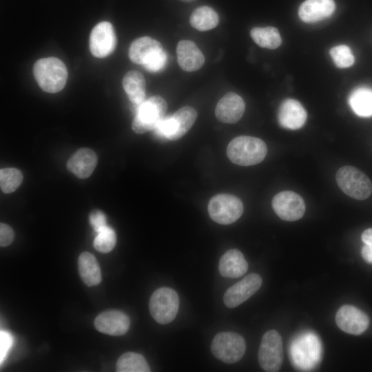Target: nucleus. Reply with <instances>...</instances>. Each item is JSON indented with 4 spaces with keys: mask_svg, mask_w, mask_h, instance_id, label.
Segmentation results:
<instances>
[{
    "mask_svg": "<svg viewBox=\"0 0 372 372\" xmlns=\"http://www.w3.org/2000/svg\"><path fill=\"white\" fill-rule=\"evenodd\" d=\"M246 343L244 338L234 332H221L215 335L211 344L212 354L227 364L238 362L244 355Z\"/></svg>",
    "mask_w": 372,
    "mask_h": 372,
    "instance_id": "6e6552de",
    "label": "nucleus"
},
{
    "mask_svg": "<svg viewBox=\"0 0 372 372\" xmlns=\"http://www.w3.org/2000/svg\"><path fill=\"white\" fill-rule=\"evenodd\" d=\"M14 239L12 229L5 223L0 225V245L6 247L11 244Z\"/></svg>",
    "mask_w": 372,
    "mask_h": 372,
    "instance_id": "473e14b6",
    "label": "nucleus"
},
{
    "mask_svg": "<svg viewBox=\"0 0 372 372\" xmlns=\"http://www.w3.org/2000/svg\"><path fill=\"white\" fill-rule=\"evenodd\" d=\"M349 104L353 112L360 117L372 116V89L360 87L355 89L348 99Z\"/></svg>",
    "mask_w": 372,
    "mask_h": 372,
    "instance_id": "b1692460",
    "label": "nucleus"
},
{
    "mask_svg": "<svg viewBox=\"0 0 372 372\" xmlns=\"http://www.w3.org/2000/svg\"><path fill=\"white\" fill-rule=\"evenodd\" d=\"M179 298L177 293L169 287H161L152 293L149 302V311L159 324L172 322L178 311Z\"/></svg>",
    "mask_w": 372,
    "mask_h": 372,
    "instance_id": "423d86ee",
    "label": "nucleus"
},
{
    "mask_svg": "<svg viewBox=\"0 0 372 372\" xmlns=\"http://www.w3.org/2000/svg\"><path fill=\"white\" fill-rule=\"evenodd\" d=\"M176 54L179 66L186 72L198 70L205 63L203 52L192 41H180L176 46Z\"/></svg>",
    "mask_w": 372,
    "mask_h": 372,
    "instance_id": "a211bd4d",
    "label": "nucleus"
},
{
    "mask_svg": "<svg viewBox=\"0 0 372 372\" xmlns=\"http://www.w3.org/2000/svg\"><path fill=\"white\" fill-rule=\"evenodd\" d=\"M183 1H194V0H183Z\"/></svg>",
    "mask_w": 372,
    "mask_h": 372,
    "instance_id": "c9c22d12",
    "label": "nucleus"
},
{
    "mask_svg": "<svg viewBox=\"0 0 372 372\" xmlns=\"http://www.w3.org/2000/svg\"><path fill=\"white\" fill-rule=\"evenodd\" d=\"M23 174L16 168H5L0 170V185L3 192L9 194L14 192L21 184Z\"/></svg>",
    "mask_w": 372,
    "mask_h": 372,
    "instance_id": "cd10ccee",
    "label": "nucleus"
},
{
    "mask_svg": "<svg viewBox=\"0 0 372 372\" xmlns=\"http://www.w3.org/2000/svg\"><path fill=\"white\" fill-rule=\"evenodd\" d=\"M207 209L214 221L221 225H229L242 216L244 207L242 201L236 196L219 194L210 199Z\"/></svg>",
    "mask_w": 372,
    "mask_h": 372,
    "instance_id": "0eeeda50",
    "label": "nucleus"
},
{
    "mask_svg": "<svg viewBox=\"0 0 372 372\" xmlns=\"http://www.w3.org/2000/svg\"><path fill=\"white\" fill-rule=\"evenodd\" d=\"M271 204L278 216L286 221L299 220L303 216L306 209L303 198L292 191L278 193L273 198Z\"/></svg>",
    "mask_w": 372,
    "mask_h": 372,
    "instance_id": "9d476101",
    "label": "nucleus"
},
{
    "mask_svg": "<svg viewBox=\"0 0 372 372\" xmlns=\"http://www.w3.org/2000/svg\"><path fill=\"white\" fill-rule=\"evenodd\" d=\"M362 240L365 245L372 247V228L367 229L362 234Z\"/></svg>",
    "mask_w": 372,
    "mask_h": 372,
    "instance_id": "f704fd0d",
    "label": "nucleus"
},
{
    "mask_svg": "<svg viewBox=\"0 0 372 372\" xmlns=\"http://www.w3.org/2000/svg\"><path fill=\"white\" fill-rule=\"evenodd\" d=\"M260 367L267 372L278 371L283 361L282 341L276 330L267 331L262 336L258 353Z\"/></svg>",
    "mask_w": 372,
    "mask_h": 372,
    "instance_id": "1a4fd4ad",
    "label": "nucleus"
},
{
    "mask_svg": "<svg viewBox=\"0 0 372 372\" xmlns=\"http://www.w3.org/2000/svg\"><path fill=\"white\" fill-rule=\"evenodd\" d=\"M97 164L95 152L89 148L77 150L68 160L67 167L79 178H86L94 172Z\"/></svg>",
    "mask_w": 372,
    "mask_h": 372,
    "instance_id": "aec40b11",
    "label": "nucleus"
},
{
    "mask_svg": "<svg viewBox=\"0 0 372 372\" xmlns=\"http://www.w3.org/2000/svg\"><path fill=\"white\" fill-rule=\"evenodd\" d=\"M267 147L260 138L250 136H240L232 139L227 148V155L234 164L250 166L263 161Z\"/></svg>",
    "mask_w": 372,
    "mask_h": 372,
    "instance_id": "f257e3e1",
    "label": "nucleus"
},
{
    "mask_svg": "<svg viewBox=\"0 0 372 372\" xmlns=\"http://www.w3.org/2000/svg\"><path fill=\"white\" fill-rule=\"evenodd\" d=\"M262 278L257 273H250L230 287L225 293L223 301L229 308H234L254 295L262 285Z\"/></svg>",
    "mask_w": 372,
    "mask_h": 372,
    "instance_id": "f8f14e48",
    "label": "nucleus"
},
{
    "mask_svg": "<svg viewBox=\"0 0 372 372\" xmlns=\"http://www.w3.org/2000/svg\"><path fill=\"white\" fill-rule=\"evenodd\" d=\"M123 87L133 104L139 105L145 101L146 83L144 76L140 72H127L123 79Z\"/></svg>",
    "mask_w": 372,
    "mask_h": 372,
    "instance_id": "5701e85b",
    "label": "nucleus"
},
{
    "mask_svg": "<svg viewBox=\"0 0 372 372\" xmlns=\"http://www.w3.org/2000/svg\"><path fill=\"white\" fill-rule=\"evenodd\" d=\"M190 25L199 31H207L219 23L218 13L211 7L203 6L196 8L189 18Z\"/></svg>",
    "mask_w": 372,
    "mask_h": 372,
    "instance_id": "393cba45",
    "label": "nucleus"
},
{
    "mask_svg": "<svg viewBox=\"0 0 372 372\" xmlns=\"http://www.w3.org/2000/svg\"><path fill=\"white\" fill-rule=\"evenodd\" d=\"M196 118V110L190 106H185L173 115L165 116L154 130L160 137L176 141L182 138L189 130Z\"/></svg>",
    "mask_w": 372,
    "mask_h": 372,
    "instance_id": "39448f33",
    "label": "nucleus"
},
{
    "mask_svg": "<svg viewBox=\"0 0 372 372\" xmlns=\"http://www.w3.org/2000/svg\"><path fill=\"white\" fill-rule=\"evenodd\" d=\"M361 254L366 262L372 264V247L364 244L362 248Z\"/></svg>",
    "mask_w": 372,
    "mask_h": 372,
    "instance_id": "72a5a7b5",
    "label": "nucleus"
},
{
    "mask_svg": "<svg viewBox=\"0 0 372 372\" xmlns=\"http://www.w3.org/2000/svg\"><path fill=\"white\" fill-rule=\"evenodd\" d=\"M138 105L132 129L139 134L154 130L167 109L166 101L161 96H153Z\"/></svg>",
    "mask_w": 372,
    "mask_h": 372,
    "instance_id": "7ed1b4c3",
    "label": "nucleus"
},
{
    "mask_svg": "<svg viewBox=\"0 0 372 372\" xmlns=\"http://www.w3.org/2000/svg\"><path fill=\"white\" fill-rule=\"evenodd\" d=\"M116 242V236L114 231L107 226L98 233L94 240L93 245L96 250L101 253L111 251Z\"/></svg>",
    "mask_w": 372,
    "mask_h": 372,
    "instance_id": "c85d7f7f",
    "label": "nucleus"
},
{
    "mask_svg": "<svg viewBox=\"0 0 372 372\" xmlns=\"http://www.w3.org/2000/svg\"><path fill=\"white\" fill-rule=\"evenodd\" d=\"M218 269L223 276L236 278L243 276L247 272L248 264L239 250L232 249L222 256Z\"/></svg>",
    "mask_w": 372,
    "mask_h": 372,
    "instance_id": "412c9836",
    "label": "nucleus"
},
{
    "mask_svg": "<svg viewBox=\"0 0 372 372\" xmlns=\"http://www.w3.org/2000/svg\"><path fill=\"white\" fill-rule=\"evenodd\" d=\"M338 187L347 196L359 200L368 198L372 194V183L360 169L352 166L340 168L335 174Z\"/></svg>",
    "mask_w": 372,
    "mask_h": 372,
    "instance_id": "20e7f679",
    "label": "nucleus"
},
{
    "mask_svg": "<svg viewBox=\"0 0 372 372\" xmlns=\"http://www.w3.org/2000/svg\"><path fill=\"white\" fill-rule=\"evenodd\" d=\"M161 43L149 37L134 40L129 48L130 59L143 67L150 63L163 50Z\"/></svg>",
    "mask_w": 372,
    "mask_h": 372,
    "instance_id": "4468645a",
    "label": "nucleus"
},
{
    "mask_svg": "<svg viewBox=\"0 0 372 372\" xmlns=\"http://www.w3.org/2000/svg\"><path fill=\"white\" fill-rule=\"evenodd\" d=\"M33 73L39 87L48 93L61 91L68 76L65 65L56 57L38 60L34 65Z\"/></svg>",
    "mask_w": 372,
    "mask_h": 372,
    "instance_id": "f03ea898",
    "label": "nucleus"
},
{
    "mask_svg": "<svg viewBox=\"0 0 372 372\" xmlns=\"http://www.w3.org/2000/svg\"><path fill=\"white\" fill-rule=\"evenodd\" d=\"M78 267L80 277L87 286L92 287L101 282V268L92 254L87 251L81 253L79 257Z\"/></svg>",
    "mask_w": 372,
    "mask_h": 372,
    "instance_id": "4be33fe9",
    "label": "nucleus"
},
{
    "mask_svg": "<svg viewBox=\"0 0 372 372\" xmlns=\"http://www.w3.org/2000/svg\"><path fill=\"white\" fill-rule=\"evenodd\" d=\"M116 37L112 25L108 21L96 24L90 37V49L92 55L104 58L115 49Z\"/></svg>",
    "mask_w": 372,
    "mask_h": 372,
    "instance_id": "9b49d317",
    "label": "nucleus"
},
{
    "mask_svg": "<svg viewBox=\"0 0 372 372\" xmlns=\"http://www.w3.org/2000/svg\"><path fill=\"white\" fill-rule=\"evenodd\" d=\"M307 117L304 107L295 99H287L280 105L278 120L284 128L293 130L300 129L304 125Z\"/></svg>",
    "mask_w": 372,
    "mask_h": 372,
    "instance_id": "f3484780",
    "label": "nucleus"
},
{
    "mask_svg": "<svg viewBox=\"0 0 372 372\" xmlns=\"http://www.w3.org/2000/svg\"><path fill=\"white\" fill-rule=\"evenodd\" d=\"M90 223L94 230L98 233L107 227V218L100 210H94L90 215Z\"/></svg>",
    "mask_w": 372,
    "mask_h": 372,
    "instance_id": "2f4dec72",
    "label": "nucleus"
},
{
    "mask_svg": "<svg viewBox=\"0 0 372 372\" xmlns=\"http://www.w3.org/2000/svg\"><path fill=\"white\" fill-rule=\"evenodd\" d=\"M330 55L335 65L340 68L351 66L355 61L350 48L345 45H340L330 50Z\"/></svg>",
    "mask_w": 372,
    "mask_h": 372,
    "instance_id": "c756f323",
    "label": "nucleus"
},
{
    "mask_svg": "<svg viewBox=\"0 0 372 372\" xmlns=\"http://www.w3.org/2000/svg\"><path fill=\"white\" fill-rule=\"evenodd\" d=\"M335 322L344 332L360 335L367 329L370 320L368 316L358 308L345 304L338 310Z\"/></svg>",
    "mask_w": 372,
    "mask_h": 372,
    "instance_id": "ddd939ff",
    "label": "nucleus"
},
{
    "mask_svg": "<svg viewBox=\"0 0 372 372\" xmlns=\"http://www.w3.org/2000/svg\"><path fill=\"white\" fill-rule=\"evenodd\" d=\"M250 35L256 44L265 48L276 49L282 42L279 31L272 26L255 27L251 29Z\"/></svg>",
    "mask_w": 372,
    "mask_h": 372,
    "instance_id": "a878e982",
    "label": "nucleus"
},
{
    "mask_svg": "<svg viewBox=\"0 0 372 372\" xmlns=\"http://www.w3.org/2000/svg\"><path fill=\"white\" fill-rule=\"evenodd\" d=\"M245 104L236 93L229 92L225 94L218 102L215 114L217 119L225 123H235L242 116Z\"/></svg>",
    "mask_w": 372,
    "mask_h": 372,
    "instance_id": "dca6fc26",
    "label": "nucleus"
},
{
    "mask_svg": "<svg viewBox=\"0 0 372 372\" xmlns=\"http://www.w3.org/2000/svg\"><path fill=\"white\" fill-rule=\"evenodd\" d=\"M94 327L101 333L110 335H122L129 329V317L120 311L111 310L100 313L94 320Z\"/></svg>",
    "mask_w": 372,
    "mask_h": 372,
    "instance_id": "2eb2a0df",
    "label": "nucleus"
},
{
    "mask_svg": "<svg viewBox=\"0 0 372 372\" xmlns=\"http://www.w3.org/2000/svg\"><path fill=\"white\" fill-rule=\"evenodd\" d=\"M13 344V338L10 333L1 330L0 331V363L1 364Z\"/></svg>",
    "mask_w": 372,
    "mask_h": 372,
    "instance_id": "7c9ffc66",
    "label": "nucleus"
},
{
    "mask_svg": "<svg viewBox=\"0 0 372 372\" xmlns=\"http://www.w3.org/2000/svg\"><path fill=\"white\" fill-rule=\"evenodd\" d=\"M335 9L333 0H306L300 6L298 15L306 23H313L330 17Z\"/></svg>",
    "mask_w": 372,
    "mask_h": 372,
    "instance_id": "6ab92c4d",
    "label": "nucleus"
},
{
    "mask_svg": "<svg viewBox=\"0 0 372 372\" xmlns=\"http://www.w3.org/2000/svg\"><path fill=\"white\" fill-rule=\"evenodd\" d=\"M116 369L118 372L150 371L145 358L134 352H126L122 354L117 360Z\"/></svg>",
    "mask_w": 372,
    "mask_h": 372,
    "instance_id": "bb28decb",
    "label": "nucleus"
}]
</instances>
